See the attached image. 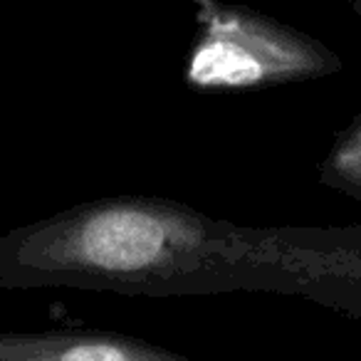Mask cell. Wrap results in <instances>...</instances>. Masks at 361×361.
Here are the masks:
<instances>
[{
	"instance_id": "obj_1",
	"label": "cell",
	"mask_w": 361,
	"mask_h": 361,
	"mask_svg": "<svg viewBox=\"0 0 361 361\" xmlns=\"http://www.w3.org/2000/svg\"><path fill=\"white\" fill-rule=\"evenodd\" d=\"M186 60V85L201 92L250 90L297 67L295 47L243 8L208 3Z\"/></svg>"
},
{
	"instance_id": "obj_2",
	"label": "cell",
	"mask_w": 361,
	"mask_h": 361,
	"mask_svg": "<svg viewBox=\"0 0 361 361\" xmlns=\"http://www.w3.org/2000/svg\"><path fill=\"white\" fill-rule=\"evenodd\" d=\"M0 361H196L139 336L94 329L0 331Z\"/></svg>"
}]
</instances>
